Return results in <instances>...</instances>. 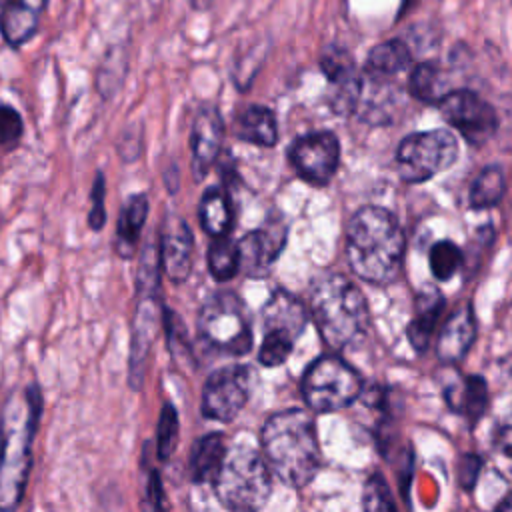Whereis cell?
I'll use <instances>...</instances> for the list:
<instances>
[{
	"mask_svg": "<svg viewBox=\"0 0 512 512\" xmlns=\"http://www.w3.org/2000/svg\"><path fill=\"white\" fill-rule=\"evenodd\" d=\"M178 428V412L170 402H166L160 410L156 432V452L160 460H168L174 454L178 446Z\"/></svg>",
	"mask_w": 512,
	"mask_h": 512,
	"instance_id": "31",
	"label": "cell"
},
{
	"mask_svg": "<svg viewBox=\"0 0 512 512\" xmlns=\"http://www.w3.org/2000/svg\"><path fill=\"white\" fill-rule=\"evenodd\" d=\"M206 262L214 280L218 282L232 280L240 272V254H238L236 240H232L230 236L214 238L212 244L208 246Z\"/></svg>",
	"mask_w": 512,
	"mask_h": 512,
	"instance_id": "29",
	"label": "cell"
},
{
	"mask_svg": "<svg viewBox=\"0 0 512 512\" xmlns=\"http://www.w3.org/2000/svg\"><path fill=\"white\" fill-rule=\"evenodd\" d=\"M362 512H398L390 488L380 474H372L364 482Z\"/></svg>",
	"mask_w": 512,
	"mask_h": 512,
	"instance_id": "32",
	"label": "cell"
},
{
	"mask_svg": "<svg viewBox=\"0 0 512 512\" xmlns=\"http://www.w3.org/2000/svg\"><path fill=\"white\" fill-rule=\"evenodd\" d=\"M198 220L202 230L214 238H222L230 234L234 226V206L224 186L208 188L202 194V200L198 206Z\"/></svg>",
	"mask_w": 512,
	"mask_h": 512,
	"instance_id": "23",
	"label": "cell"
},
{
	"mask_svg": "<svg viewBox=\"0 0 512 512\" xmlns=\"http://www.w3.org/2000/svg\"><path fill=\"white\" fill-rule=\"evenodd\" d=\"M160 328V302L158 292H138V304L132 320V342H130V360H128V380L134 390L140 388V382L146 372V362L150 348L158 336Z\"/></svg>",
	"mask_w": 512,
	"mask_h": 512,
	"instance_id": "16",
	"label": "cell"
},
{
	"mask_svg": "<svg viewBox=\"0 0 512 512\" xmlns=\"http://www.w3.org/2000/svg\"><path fill=\"white\" fill-rule=\"evenodd\" d=\"M406 252L404 232L394 214L382 206L358 208L346 230L350 270L370 284H390L402 270Z\"/></svg>",
	"mask_w": 512,
	"mask_h": 512,
	"instance_id": "1",
	"label": "cell"
},
{
	"mask_svg": "<svg viewBox=\"0 0 512 512\" xmlns=\"http://www.w3.org/2000/svg\"><path fill=\"white\" fill-rule=\"evenodd\" d=\"M496 512H510V500H508V498H504V500H502V504L496 508Z\"/></svg>",
	"mask_w": 512,
	"mask_h": 512,
	"instance_id": "39",
	"label": "cell"
},
{
	"mask_svg": "<svg viewBox=\"0 0 512 512\" xmlns=\"http://www.w3.org/2000/svg\"><path fill=\"white\" fill-rule=\"evenodd\" d=\"M444 296L434 286H424L416 296L414 316L406 328V336L410 346L416 352H424L430 346L432 332L436 328V322L444 310Z\"/></svg>",
	"mask_w": 512,
	"mask_h": 512,
	"instance_id": "19",
	"label": "cell"
},
{
	"mask_svg": "<svg viewBox=\"0 0 512 512\" xmlns=\"http://www.w3.org/2000/svg\"><path fill=\"white\" fill-rule=\"evenodd\" d=\"M224 454H226V444L222 434L214 432L198 438L196 444L192 446L190 462H188V472L192 482L196 484L212 482L220 470Z\"/></svg>",
	"mask_w": 512,
	"mask_h": 512,
	"instance_id": "25",
	"label": "cell"
},
{
	"mask_svg": "<svg viewBox=\"0 0 512 512\" xmlns=\"http://www.w3.org/2000/svg\"><path fill=\"white\" fill-rule=\"evenodd\" d=\"M224 120L214 104H202L190 126V162L194 176L202 180L222 152Z\"/></svg>",
	"mask_w": 512,
	"mask_h": 512,
	"instance_id": "17",
	"label": "cell"
},
{
	"mask_svg": "<svg viewBox=\"0 0 512 512\" xmlns=\"http://www.w3.org/2000/svg\"><path fill=\"white\" fill-rule=\"evenodd\" d=\"M12 2L20 4L22 8H26V10L34 12V14H40V12H42V8L46 6V2H48V0H12Z\"/></svg>",
	"mask_w": 512,
	"mask_h": 512,
	"instance_id": "36",
	"label": "cell"
},
{
	"mask_svg": "<svg viewBox=\"0 0 512 512\" xmlns=\"http://www.w3.org/2000/svg\"><path fill=\"white\" fill-rule=\"evenodd\" d=\"M416 2H418V0H402V2H400V10H398V16H396V18H402V16H404V14H406V12L416 4Z\"/></svg>",
	"mask_w": 512,
	"mask_h": 512,
	"instance_id": "37",
	"label": "cell"
},
{
	"mask_svg": "<svg viewBox=\"0 0 512 512\" xmlns=\"http://www.w3.org/2000/svg\"><path fill=\"white\" fill-rule=\"evenodd\" d=\"M308 312L324 344L338 352L360 340L368 328V304L360 288L338 272L312 280Z\"/></svg>",
	"mask_w": 512,
	"mask_h": 512,
	"instance_id": "3",
	"label": "cell"
},
{
	"mask_svg": "<svg viewBox=\"0 0 512 512\" xmlns=\"http://www.w3.org/2000/svg\"><path fill=\"white\" fill-rule=\"evenodd\" d=\"M474 338H476L474 310L470 304H462L444 322L436 340V356L444 364H456L468 354Z\"/></svg>",
	"mask_w": 512,
	"mask_h": 512,
	"instance_id": "18",
	"label": "cell"
},
{
	"mask_svg": "<svg viewBox=\"0 0 512 512\" xmlns=\"http://www.w3.org/2000/svg\"><path fill=\"white\" fill-rule=\"evenodd\" d=\"M320 68L332 84L330 108L340 116L356 112L362 94V74L356 72L350 52L342 46H328L320 56Z\"/></svg>",
	"mask_w": 512,
	"mask_h": 512,
	"instance_id": "14",
	"label": "cell"
},
{
	"mask_svg": "<svg viewBox=\"0 0 512 512\" xmlns=\"http://www.w3.org/2000/svg\"><path fill=\"white\" fill-rule=\"evenodd\" d=\"M250 394L248 366H224L214 370L202 388V414L218 422H230L244 408Z\"/></svg>",
	"mask_w": 512,
	"mask_h": 512,
	"instance_id": "12",
	"label": "cell"
},
{
	"mask_svg": "<svg viewBox=\"0 0 512 512\" xmlns=\"http://www.w3.org/2000/svg\"><path fill=\"white\" fill-rule=\"evenodd\" d=\"M480 470H482V460H480V456H476V454H464V456L460 458L458 466H456V476H458L460 486L466 488V490H470V488L476 484V480H478V476H480Z\"/></svg>",
	"mask_w": 512,
	"mask_h": 512,
	"instance_id": "35",
	"label": "cell"
},
{
	"mask_svg": "<svg viewBox=\"0 0 512 512\" xmlns=\"http://www.w3.org/2000/svg\"><path fill=\"white\" fill-rule=\"evenodd\" d=\"M10 0H0V6H6Z\"/></svg>",
	"mask_w": 512,
	"mask_h": 512,
	"instance_id": "40",
	"label": "cell"
},
{
	"mask_svg": "<svg viewBox=\"0 0 512 512\" xmlns=\"http://www.w3.org/2000/svg\"><path fill=\"white\" fill-rule=\"evenodd\" d=\"M288 162L310 186H326L340 166V140L330 130L302 134L288 146Z\"/></svg>",
	"mask_w": 512,
	"mask_h": 512,
	"instance_id": "11",
	"label": "cell"
},
{
	"mask_svg": "<svg viewBox=\"0 0 512 512\" xmlns=\"http://www.w3.org/2000/svg\"><path fill=\"white\" fill-rule=\"evenodd\" d=\"M22 118L18 110L8 104H0V144H8L20 138L22 134Z\"/></svg>",
	"mask_w": 512,
	"mask_h": 512,
	"instance_id": "34",
	"label": "cell"
},
{
	"mask_svg": "<svg viewBox=\"0 0 512 512\" xmlns=\"http://www.w3.org/2000/svg\"><path fill=\"white\" fill-rule=\"evenodd\" d=\"M188 4H190L194 10H206V8H210L212 0H188Z\"/></svg>",
	"mask_w": 512,
	"mask_h": 512,
	"instance_id": "38",
	"label": "cell"
},
{
	"mask_svg": "<svg viewBox=\"0 0 512 512\" xmlns=\"http://www.w3.org/2000/svg\"><path fill=\"white\" fill-rule=\"evenodd\" d=\"M442 118L460 134L466 142L480 146L492 138L498 128V114L490 102L468 88L448 90L438 100Z\"/></svg>",
	"mask_w": 512,
	"mask_h": 512,
	"instance_id": "10",
	"label": "cell"
},
{
	"mask_svg": "<svg viewBox=\"0 0 512 512\" xmlns=\"http://www.w3.org/2000/svg\"><path fill=\"white\" fill-rule=\"evenodd\" d=\"M506 192V178L500 166H486L482 168L470 184L468 200L474 210H486L500 204Z\"/></svg>",
	"mask_w": 512,
	"mask_h": 512,
	"instance_id": "26",
	"label": "cell"
},
{
	"mask_svg": "<svg viewBox=\"0 0 512 512\" xmlns=\"http://www.w3.org/2000/svg\"><path fill=\"white\" fill-rule=\"evenodd\" d=\"M260 442L268 466L286 486H306L322 464L314 420L300 408H290L268 416Z\"/></svg>",
	"mask_w": 512,
	"mask_h": 512,
	"instance_id": "2",
	"label": "cell"
},
{
	"mask_svg": "<svg viewBox=\"0 0 512 512\" xmlns=\"http://www.w3.org/2000/svg\"><path fill=\"white\" fill-rule=\"evenodd\" d=\"M286 238L288 226L280 216H270L260 228L246 232L236 242L240 254V272L252 278L266 276L284 250Z\"/></svg>",
	"mask_w": 512,
	"mask_h": 512,
	"instance_id": "13",
	"label": "cell"
},
{
	"mask_svg": "<svg viewBox=\"0 0 512 512\" xmlns=\"http://www.w3.org/2000/svg\"><path fill=\"white\" fill-rule=\"evenodd\" d=\"M36 28H38V14L22 8L12 0L6 6H2L0 32L10 46L24 44L36 32Z\"/></svg>",
	"mask_w": 512,
	"mask_h": 512,
	"instance_id": "27",
	"label": "cell"
},
{
	"mask_svg": "<svg viewBox=\"0 0 512 512\" xmlns=\"http://www.w3.org/2000/svg\"><path fill=\"white\" fill-rule=\"evenodd\" d=\"M158 262L162 272L174 282L182 284L192 272L194 236L186 220L178 214H168L158 232Z\"/></svg>",
	"mask_w": 512,
	"mask_h": 512,
	"instance_id": "15",
	"label": "cell"
},
{
	"mask_svg": "<svg viewBox=\"0 0 512 512\" xmlns=\"http://www.w3.org/2000/svg\"><path fill=\"white\" fill-rule=\"evenodd\" d=\"M462 260L464 254L452 240H438L428 254V264L436 280H450L462 266Z\"/></svg>",
	"mask_w": 512,
	"mask_h": 512,
	"instance_id": "30",
	"label": "cell"
},
{
	"mask_svg": "<svg viewBox=\"0 0 512 512\" xmlns=\"http://www.w3.org/2000/svg\"><path fill=\"white\" fill-rule=\"evenodd\" d=\"M198 334L214 350L244 356L252 350V326L244 302L234 292H216L198 312Z\"/></svg>",
	"mask_w": 512,
	"mask_h": 512,
	"instance_id": "6",
	"label": "cell"
},
{
	"mask_svg": "<svg viewBox=\"0 0 512 512\" xmlns=\"http://www.w3.org/2000/svg\"><path fill=\"white\" fill-rule=\"evenodd\" d=\"M38 414L40 394L36 386L24 390L22 398L6 402L0 444V512H12L20 504L30 470V444Z\"/></svg>",
	"mask_w": 512,
	"mask_h": 512,
	"instance_id": "4",
	"label": "cell"
},
{
	"mask_svg": "<svg viewBox=\"0 0 512 512\" xmlns=\"http://www.w3.org/2000/svg\"><path fill=\"white\" fill-rule=\"evenodd\" d=\"M308 310L292 292L278 288L262 308V342L258 360L264 366H280L290 356L296 340L304 332Z\"/></svg>",
	"mask_w": 512,
	"mask_h": 512,
	"instance_id": "7",
	"label": "cell"
},
{
	"mask_svg": "<svg viewBox=\"0 0 512 512\" xmlns=\"http://www.w3.org/2000/svg\"><path fill=\"white\" fill-rule=\"evenodd\" d=\"M394 160L400 180L422 184L452 168L458 160V138L446 128L412 132L398 144Z\"/></svg>",
	"mask_w": 512,
	"mask_h": 512,
	"instance_id": "8",
	"label": "cell"
},
{
	"mask_svg": "<svg viewBox=\"0 0 512 512\" xmlns=\"http://www.w3.org/2000/svg\"><path fill=\"white\" fill-rule=\"evenodd\" d=\"M270 468L250 446L226 448L218 474L214 476V494L230 512H258L270 496Z\"/></svg>",
	"mask_w": 512,
	"mask_h": 512,
	"instance_id": "5",
	"label": "cell"
},
{
	"mask_svg": "<svg viewBox=\"0 0 512 512\" xmlns=\"http://www.w3.org/2000/svg\"><path fill=\"white\" fill-rule=\"evenodd\" d=\"M148 196L146 194H132L120 214H118V222H116V238H114V248L122 258H130L138 246L142 228L146 224L148 218Z\"/></svg>",
	"mask_w": 512,
	"mask_h": 512,
	"instance_id": "21",
	"label": "cell"
},
{
	"mask_svg": "<svg viewBox=\"0 0 512 512\" xmlns=\"http://www.w3.org/2000/svg\"><path fill=\"white\" fill-rule=\"evenodd\" d=\"M300 390L308 408L314 412H336L360 396L362 380L340 356L324 354L306 368Z\"/></svg>",
	"mask_w": 512,
	"mask_h": 512,
	"instance_id": "9",
	"label": "cell"
},
{
	"mask_svg": "<svg viewBox=\"0 0 512 512\" xmlns=\"http://www.w3.org/2000/svg\"><path fill=\"white\" fill-rule=\"evenodd\" d=\"M104 198H106V182L104 174L98 172L92 184L90 192V212H88V226L98 232L106 224V208H104Z\"/></svg>",
	"mask_w": 512,
	"mask_h": 512,
	"instance_id": "33",
	"label": "cell"
},
{
	"mask_svg": "<svg viewBox=\"0 0 512 512\" xmlns=\"http://www.w3.org/2000/svg\"><path fill=\"white\" fill-rule=\"evenodd\" d=\"M412 54L404 40L392 38L386 42L376 44L364 62V76L374 80H386L400 72H404L410 66Z\"/></svg>",
	"mask_w": 512,
	"mask_h": 512,
	"instance_id": "24",
	"label": "cell"
},
{
	"mask_svg": "<svg viewBox=\"0 0 512 512\" xmlns=\"http://www.w3.org/2000/svg\"><path fill=\"white\" fill-rule=\"evenodd\" d=\"M408 90L416 100L424 104H438V100L448 92L440 68L432 62H420L412 68Z\"/></svg>",
	"mask_w": 512,
	"mask_h": 512,
	"instance_id": "28",
	"label": "cell"
},
{
	"mask_svg": "<svg viewBox=\"0 0 512 512\" xmlns=\"http://www.w3.org/2000/svg\"><path fill=\"white\" fill-rule=\"evenodd\" d=\"M444 398L454 412H460L470 422H476L482 418L488 406L486 380L472 374L466 378H458L456 382H448L444 386Z\"/></svg>",
	"mask_w": 512,
	"mask_h": 512,
	"instance_id": "22",
	"label": "cell"
},
{
	"mask_svg": "<svg viewBox=\"0 0 512 512\" xmlns=\"http://www.w3.org/2000/svg\"><path fill=\"white\" fill-rule=\"evenodd\" d=\"M234 136L242 142L272 148L278 142V124L270 108L260 104L244 106L234 118Z\"/></svg>",
	"mask_w": 512,
	"mask_h": 512,
	"instance_id": "20",
	"label": "cell"
}]
</instances>
